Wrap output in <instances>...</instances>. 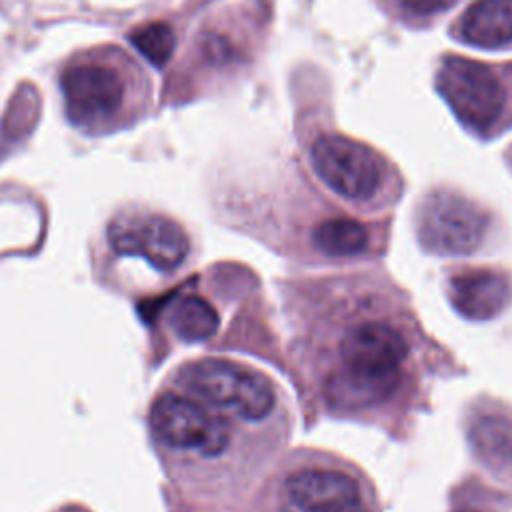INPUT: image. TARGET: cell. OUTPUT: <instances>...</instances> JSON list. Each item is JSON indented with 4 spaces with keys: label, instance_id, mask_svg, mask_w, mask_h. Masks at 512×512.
I'll return each instance as SVG.
<instances>
[{
    "label": "cell",
    "instance_id": "7a4b0ae2",
    "mask_svg": "<svg viewBox=\"0 0 512 512\" xmlns=\"http://www.w3.org/2000/svg\"><path fill=\"white\" fill-rule=\"evenodd\" d=\"M178 380L214 410L242 420L264 418L276 402V388L262 372L228 360L192 362L180 370Z\"/></svg>",
    "mask_w": 512,
    "mask_h": 512
},
{
    "label": "cell",
    "instance_id": "3957f363",
    "mask_svg": "<svg viewBox=\"0 0 512 512\" xmlns=\"http://www.w3.org/2000/svg\"><path fill=\"white\" fill-rule=\"evenodd\" d=\"M436 88L454 116L470 130L484 132L504 108V88L482 62L446 56L438 68Z\"/></svg>",
    "mask_w": 512,
    "mask_h": 512
},
{
    "label": "cell",
    "instance_id": "8992f818",
    "mask_svg": "<svg viewBox=\"0 0 512 512\" xmlns=\"http://www.w3.org/2000/svg\"><path fill=\"white\" fill-rule=\"evenodd\" d=\"M320 180L348 200H368L382 184L384 164L366 144L342 134H322L312 146Z\"/></svg>",
    "mask_w": 512,
    "mask_h": 512
},
{
    "label": "cell",
    "instance_id": "5b68a950",
    "mask_svg": "<svg viewBox=\"0 0 512 512\" xmlns=\"http://www.w3.org/2000/svg\"><path fill=\"white\" fill-rule=\"evenodd\" d=\"M486 228V212L456 192L438 190L420 208V240L436 254L460 256L474 252L484 240Z\"/></svg>",
    "mask_w": 512,
    "mask_h": 512
},
{
    "label": "cell",
    "instance_id": "e0dca14e",
    "mask_svg": "<svg viewBox=\"0 0 512 512\" xmlns=\"http://www.w3.org/2000/svg\"><path fill=\"white\" fill-rule=\"evenodd\" d=\"M460 512H476V510H460Z\"/></svg>",
    "mask_w": 512,
    "mask_h": 512
},
{
    "label": "cell",
    "instance_id": "4fadbf2b",
    "mask_svg": "<svg viewBox=\"0 0 512 512\" xmlns=\"http://www.w3.org/2000/svg\"><path fill=\"white\" fill-rule=\"evenodd\" d=\"M168 322L178 338L186 342H200L218 330V314L214 306L200 296L178 298L170 312Z\"/></svg>",
    "mask_w": 512,
    "mask_h": 512
},
{
    "label": "cell",
    "instance_id": "ba28073f",
    "mask_svg": "<svg viewBox=\"0 0 512 512\" xmlns=\"http://www.w3.org/2000/svg\"><path fill=\"white\" fill-rule=\"evenodd\" d=\"M62 94L68 118L78 126L108 122L124 104L122 74L102 60H78L62 74Z\"/></svg>",
    "mask_w": 512,
    "mask_h": 512
},
{
    "label": "cell",
    "instance_id": "8fae6325",
    "mask_svg": "<svg viewBox=\"0 0 512 512\" xmlns=\"http://www.w3.org/2000/svg\"><path fill=\"white\" fill-rule=\"evenodd\" d=\"M458 36L482 48L512 42V0H476L462 14Z\"/></svg>",
    "mask_w": 512,
    "mask_h": 512
},
{
    "label": "cell",
    "instance_id": "6da1fadb",
    "mask_svg": "<svg viewBox=\"0 0 512 512\" xmlns=\"http://www.w3.org/2000/svg\"><path fill=\"white\" fill-rule=\"evenodd\" d=\"M408 342L386 322L350 328L336 352L328 396L340 406H374L388 400L402 382Z\"/></svg>",
    "mask_w": 512,
    "mask_h": 512
},
{
    "label": "cell",
    "instance_id": "52a82bcc",
    "mask_svg": "<svg viewBox=\"0 0 512 512\" xmlns=\"http://www.w3.org/2000/svg\"><path fill=\"white\" fill-rule=\"evenodd\" d=\"M108 240L118 254L140 256L162 272L178 268L190 248L180 224L150 212L118 214L108 226Z\"/></svg>",
    "mask_w": 512,
    "mask_h": 512
},
{
    "label": "cell",
    "instance_id": "277c9868",
    "mask_svg": "<svg viewBox=\"0 0 512 512\" xmlns=\"http://www.w3.org/2000/svg\"><path fill=\"white\" fill-rule=\"evenodd\" d=\"M150 426L162 444L202 456H218L230 442V428L216 410L172 392L154 400Z\"/></svg>",
    "mask_w": 512,
    "mask_h": 512
},
{
    "label": "cell",
    "instance_id": "9a60e30c",
    "mask_svg": "<svg viewBox=\"0 0 512 512\" xmlns=\"http://www.w3.org/2000/svg\"><path fill=\"white\" fill-rule=\"evenodd\" d=\"M132 46L154 66H164L174 52L176 36L166 22H148L130 32Z\"/></svg>",
    "mask_w": 512,
    "mask_h": 512
},
{
    "label": "cell",
    "instance_id": "5bb4252c",
    "mask_svg": "<svg viewBox=\"0 0 512 512\" xmlns=\"http://www.w3.org/2000/svg\"><path fill=\"white\" fill-rule=\"evenodd\" d=\"M368 230L352 218H334L314 230V244L330 256H354L368 246Z\"/></svg>",
    "mask_w": 512,
    "mask_h": 512
},
{
    "label": "cell",
    "instance_id": "7c38bea8",
    "mask_svg": "<svg viewBox=\"0 0 512 512\" xmlns=\"http://www.w3.org/2000/svg\"><path fill=\"white\" fill-rule=\"evenodd\" d=\"M476 452L494 468H512V414L486 410L476 416L470 428Z\"/></svg>",
    "mask_w": 512,
    "mask_h": 512
},
{
    "label": "cell",
    "instance_id": "30bf717a",
    "mask_svg": "<svg viewBox=\"0 0 512 512\" xmlns=\"http://www.w3.org/2000/svg\"><path fill=\"white\" fill-rule=\"evenodd\" d=\"M450 300L462 316L488 320L500 314L508 304L510 284L494 270H464L450 280Z\"/></svg>",
    "mask_w": 512,
    "mask_h": 512
},
{
    "label": "cell",
    "instance_id": "2e32d148",
    "mask_svg": "<svg viewBox=\"0 0 512 512\" xmlns=\"http://www.w3.org/2000/svg\"><path fill=\"white\" fill-rule=\"evenodd\" d=\"M400 6L416 16H432L436 12L448 10L456 0H398Z\"/></svg>",
    "mask_w": 512,
    "mask_h": 512
},
{
    "label": "cell",
    "instance_id": "9c48e42d",
    "mask_svg": "<svg viewBox=\"0 0 512 512\" xmlns=\"http://www.w3.org/2000/svg\"><path fill=\"white\" fill-rule=\"evenodd\" d=\"M280 512H368L354 476L330 468H304L282 484Z\"/></svg>",
    "mask_w": 512,
    "mask_h": 512
}]
</instances>
